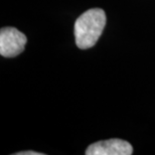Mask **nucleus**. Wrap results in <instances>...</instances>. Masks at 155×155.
I'll return each instance as SVG.
<instances>
[{
  "label": "nucleus",
  "instance_id": "obj_1",
  "mask_svg": "<svg viewBox=\"0 0 155 155\" xmlns=\"http://www.w3.org/2000/svg\"><path fill=\"white\" fill-rule=\"evenodd\" d=\"M106 25V14L101 8L89 9L75 22L76 45L81 49H87L96 45Z\"/></svg>",
  "mask_w": 155,
  "mask_h": 155
},
{
  "label": "nucleus",
  "instance_id": "obj_2",
  "mask_svg": "<svg viewBox=\"0 0 155 155\" xmlns=\"http://www.w3.org/2000/svg\"><path fill=\"white\" fill-rule=\"evenodd\" d=\"M27 42L26 35L14 27H4L0 31V54L14 58L23 51Z\"/></svg>",
  "mask_w": 155,
  "mask_h": 155
},
{
  "label": "nucleus",
  "instance_id": "obj_4",
  "mask_svg": "<svg viewBox=\"0 0 155 155\" xmlns=\"http://www.w3.org/2000/svg\"><path fill=\"white\" fill-rule=\"evenodd\" d=\"M15 155H43V153L36 152V151H20V152L14 153Z\"/></svg>",
  "mask_w": 155,
  "mask_h": 155
},
{
  "label": "nucleus",
  "instance_id": "obj_3",
  "mask_svg": "<svg viewBox=\"0 0 155 155\" xmlns=\"http://www.w3.org/2000/svg\"><path fill=\"white\" fill-rule=\"evenodd\" d=\"M132 145L122 139L98 141L87 148V155H131Z\"/></svg>",
  "mask_w": 155,
  "mask_h": 155
}]
</instances>
